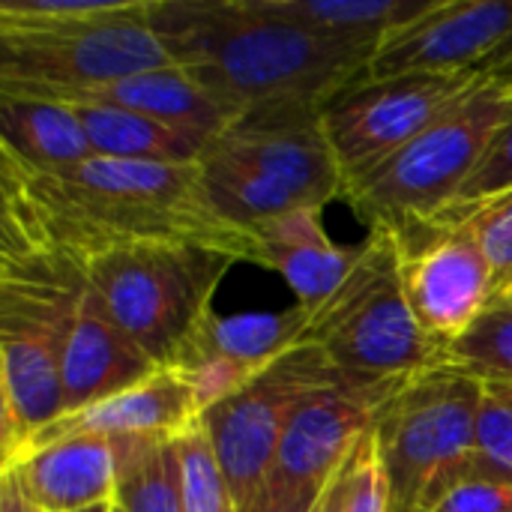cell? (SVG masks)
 Returning a JSON list of instances; mask_svg holds the SVG:
<instances>
[{"label":"cell","mask_w":512,"mask_h":512,"mask_svg":"<svg viewBox=\"0 0 512 512\" xmlns=\"http://www.w3.org/2000/svg\"><path fill=\"white\" fill-rule=\"evenodd\" d=\"M3 174V252H42L81 270L138 243H192L258 264L252 231L225 222L207 201L198 162H123L93 156L54 171Z\"/></svg>","instance_id":"6da1fadb"},{"label":"cell","mask_w":512,"mask_h":512,"mask_svg":"<svg viewBox=\"0 0 512 512\" xmlns=\"http://www.w3.org/2000/svg\"><path fill=\"white\" fill-rule=\"evenodd\" d=\"M171 63L237 114L324 108L366 78L378 39H333L267 18L249 0H150Z\"/></svg>","instance_id":"7a4b0ae2"},{"label":"cell","mask_w":512,"mask_h":512,"mask_svg":"<svg viewBox=\"0 0 512 512\" xmlns=\"http://www.w3.org/2000/svg\"><path fill=\"white\" fill-rule=\"evenodd\" d=\"M174 66L150 24V0H3L0 93L54 99Z\"/></svg>","instance_id":"3957f363"},{"label":"cell","mask_w":512,"mask_h":512,"mask_svg":"<svg viewBox=\"0 0 512 512\" xmlns=\"http://www.w3.org/2000/svg\"><path fill=\"white\" fill-rule=\"evenodd\" d=\"M87 276L42 252H0V456L3 471L63 417V354Z\"/></svg>","instance_id":"277c9868"},{"label":"cell","mask_w":512,"mask_h":512,"mask_svg":"<svg viewBox=\"0 0 512 512\" xmlns=\"http://www.w3.org/2000/svg\"><path fill=\"white\" fill-rule=\"evenodd\" d=\"M324 108H273L243 114L198 156L210 207L231 225H258L294 213L324 210L345 198V177L327 141Z\"/></svg>","instance_id":"5b68a950"},{"label":"cell","mask_w":512,"mask_h":512,"mask_svg":"<svg viewBox=\"0 0 512 512\" xmlns=\"http://www.w3.org/2000/svg\"><path fill=\"white\" fill-rule=\"evenodd\" d=\"M510 120L512 87L477 72V81L426 132L351 183L345 198L369 228H387L408 240L453 207L486 147Z\"/></svg>","instance_id":"8992f818"},{"label":"cell","mask_w":512,"mask_h":512,"mask_svg":"<svg viewBox=\"0 0 512 512\" xmlns=\"http://www.w3.org/2000/svg\"><path fill=\"white\" fill-rule=\"evenodd\" d=\"M306 339L351 378H417L450 363L408 306L402 243L387 228H369L354 270L312 315Z\"/></svg>","instance_id":"52a82bcc"},{"label":"cell","mask_w":512,"mask_h":512,"mask_svg":"<svg viewBox=\"0 0 512 512\" xmlns=\"http://www.w3.org/2000/svg\"><path fill=\"white\" fill-rule=\"evenodd\" d=\"M234 264L207 246L138 243L93 258L84 276L105 312L168 369L213 312L216 288Z\"/></svg>","instance_id":"ba28073f"},{"label":"cell","mask_w":512,"mask_h":512,"mask_svg":"<svg viewBox=\"0 0 512 512\" xmlns=\"http://www.w3.org/2000/svg\"><path fill=\"white\" fill-rule=\"evenodd\" d=\"M483 378L438 366L390 399L375 435L390 483V512H429L477 453Z\"/></svg>","instance_id":"9c48e42d"},{"label":"cell","mask_w":512,"mask_h":512,"mask_svg":"<svg viewBox=\"0 0 512 512\" xmlns=\"http://www.w3.org/2000/svg\"><path fill=\"white\" fill-rule=\"evenodd\" d=\"M345 378L315 342H300L243 393L201 417L240 512H261L282 435L306 396Z\"/></svg>","instance_id":"30bf717a"},{"label":"cell","mask_w":512,"mask_h":512,"mask_svg":"<svg viewBox=\"0 0 512 512\" xmlns=\"http://www.w3.org/2000/svg\"><path fill=\"white\" fill-rule=\"evenodd\" d=\"M477 72L360 78L339 90L321 111L345 189L426 132L471 84Z\"/></svg>","instance_id":"8fae6325"},{"label":"cell","mask_w":512,"mask_h":512,"mask_svg":"<svg viewBox=\"0 0 512 512\" xmlns=\"http://www.w3.org/2000/svg\"><path fill=\"white\" fill-rule=\"evenodd\" d=\"M405 381L411 378L369 381L345 375L336 384L306 396L282 435L261 512L291 498L324 495L336 471L345 465L360 438L378 426L384 408L405 387Z\"/></svg>","instance_id":"7c38bea8"},{"label":"cell","mask_w":512,"mask_h":512,"mask_svg":"<svg viewBox=\"0 0 512 512\" xmlns=\"http://www.w3.org/2000/svg\"><path fill=\"white\" fill-rule=\"evenodd\" d=\"M510 33L512 0H432L378 39L366 78L474 72Z\"/></svg>","instance_id":"4fadbf2b"},{"label":"cell","mask_w":512,"mask_h":512,"mask_svg":"<svg viewBox=\"0 0 512 512\" xmlns=\"http://www.w3.org/2000/svg\"><path fill=\"white\" fill-rule=\"evenodd\" d=\"M402 288L417 324L429 339L447 348V357L450 345L459 342L498 297L486 255L462 228L426 231L405 240Z\"/></svg>","instance_id":"5bb4252c"},{"label":"cell","mask_w":512,"mask_h":512,"mask_svg":"<svg viewBox=\"0 0 512 512\" xmlns=\"http://www.w3.org/2000/svg\"><path fill=\"white\" fill-rule=\"evenodd\" d=\"M201 423V411L195 405V396L180 372L159 369L153 378L141 381L138 387L117 393L99 405H90L84 411L66 414L45 426L21 456H27L36 447L96 435V438H162L177 441L189 435ZM18 456V459H21ZM12 468V465H9Z\"/></svg>","instance_id":"9a60e30c"},{"label":"cell","mask_w":512,"mask_h":512,"mask_svg":"<svg viewBox=\"0 0 512 512\" xmlns=\"http://www.w3.org/2000/svg\"><path fill=\"white\" fill-rule=\"evenodd\" d=\"M156 372L153 357L105 312L87 285L63 354V417L126 393Z\"/></svg>","instance_id":"2e32d148"},{"label":"cell","mask_w":512,"mask_h":512,"mask_svg":"<svg viewBox=\"0 0 512 512\" xmlns=\"http://www.w3.org/2000/svg\"><path fill=\"white\" fill-rule=\"evenodd\" d=\"M36 512H87L117 501V456L108 438L81 435L30 450L12 468Z\"/></svg>","instance_id":"e0dca14e"},{"label":"cell","mask_w":512,"mask_h":512,"mask_svg":"<svg viewBox=\"0 0 512 512\" xmlns=\"http://www.w3.org/2000/svg\"><path fill=\"white\" fill-rule=\"evenodd\" d=\"M258 267L279 273L297 303L312 315L339 291L354 270L363 243L336 246L321 222V210H294L276 216L255 231Z\"/></svg>","instance_id":"ac0fdd59"},{"label":"cell","mask_w":512,"mask_h":512,"mask_svg":"<svg viewBox=\"0 0 512 512\" xmlns=\"http://www.w3.org/2000/svg\"><path fill=\"white\" fill-rule=\"evenodd\" d=\"M48 102L60 105H111L123 111H135L144 117H153L165 126H174L180 132L198 135L204 141H213L228 126L237 123V114L219 105L207 90H201L183 69L162 66L150 72H138L120 81L84 87L75 93L54 96Z\"/></svg>","instance_id":"d6986e66"},{"label":"cell","mask_w":512,"mask_h":512,"mask_svg":"<svg viewBox=\"0 0 512 512\" xmlns=\"http://www.w3.org/2000/svg\"><path fill=\"white\" fill-rule=\"evenodd\" d=\"M309 324L312 312L300 303L282 312H246L231 318L210 312L168 369H183L198 360H231L252 372H267L288 351L306 342Z\"/></svg>","instance_id":"ffe728a7"},{"label":"cell","mask_w":512,"mask_h":512,"mask_svg":"<svg viewBox=\"0 0 512 512\" xmlns=\"http://www.w3.org/2000/svg\"><path fill=\"white\" fill-rule=\"evenodd\" d=\"M93 156L87 132L69 105L0 93V165L54 171Z\"/></svg>","instance_id":"44dd1931"},{"label":"cell","mask_w":512,"mask_h":512,"mask_svg":"<svg viewBox=\"0 0 512 512\" xmlns=\"http://www.w3.org/2000/svg\"><path fill=\"white\" fill-rule=\"evenodd\" d=\"M93 147L96 156L123 162H165L192 165L210 141L165 126L153 117L111 108V105H69Z\"/></svg>","instance_id":"7402d4cb"},{"label":"cell","mask_w":512,"mask_h":512,"mask_svg":"<svg viewBox=\"0 0 512 512\" xmlns=\"http://www.w3.org/2000/svg\"><path fill=\"white\" fill-rule=\"evenodd\" d=\"M255 12L333 39H381L432 0H249Z\"/></svg>","instance_id":"603a6c76"},{"label":"cell","mask_w":512,"mask_h":512,"mask_svg":"<svg viewBox=\"0 0 512 512\" xmlns=\"http://www.w3.org/2000/svg\"><path fill=\"white\" fill-rule=\"evenodd\" d=\"M120 512H183V468L177 441L114 438Z\"/></svg>","instance_id":"cb8c5ba5"},{"label":"cell","mask_w":512,"mask_h":512,"mask_svg":"<svg viewBox=\"0 0 512 512\" xmlns=\"http://www.w3.org/2000/svg\"><path fill=\"white\" fill-rule=\"evenodd\" d=\"M450 366L483 381L512 384V303L495 297L474 327L450 345Z\"/></svg>","instance_id":"d4e9b609"},{"label":"cell","mask_w":512,"mask_h":512,"mask_svg":"<svg viewBox=\"0 0 512 512\" xmlns=\"http://www.w3.org/2000/svg\"><path fill=\"white\" fill-rule=\"evenodd\" d=\"M441 228H462L474 237L480 252L486 255L495 279V294H510L512 291V192H504L462 216H453L447 222H438L426 231H441ZM420 231V234H426ZM417 237V234H414ZM411 240V237H408ZM405 243V240H402Z\"/></svg>","instance_id":"484cf974"},{"label":"cell","mask_w":512,"mask_h":512,"mask_svg":"<svg viewBox=\"0 0 512 512\" xmlns=\"http://www.w3.org/2000/svg\"><path fill=\"white\" fill-rule=\"evenodd\" d=\"M177 453L183 468V512H240L201 423L177 438Z\"/></svg>","instance_id":"4316f807"},{"label":"cell","mask_w":512,"mask_h":512,"mask_svg":"<svg viewBox=\"0 0 512 512\" xmlns=\"http://www.w3.org/2000/svg\"><path fill=\"white\" fill-rule=\"evenodd\" d=\"M342 480V510L339 512H390V483L381 462V447L375 429L360 438L345 465Z\"/></svg>","instance_id":"83f0119b"},{"label":"cell","mask_w":512,"mask_h":512,"mask_svg":"<svg viewBox=\"0 0 512 512\" xmlns=\"http://www.w3.org/2000/svg\"><path fill=\"white\" fill-rule=\"evenodd\" d=\"M504 192H512V120L498 129V135L486 147L480 165L474 168V174L468 177V183L456 195L453 207L444 216H438L432 225L447 222L453 216H462V213H468V210H474V207H480V204H486Z\"/></svg>","instance_id":"f1b7e54d"},{"label":"cell","mask_w":512,"mask_h":512,"mask_svg":"<svg viewBox=\"0 0 512 512\" xmlns=\"http://www.w3.org/2000/svg\"><path fill=\"white\" fill-rule=\"evenodd\" d=\"M477 453L498 474L512 480V384L483 381L477 411Z\"/></svg>","instance_id":"f546056e"},{"label":"cell","mask_w":512,"mask_h":512,"mask_svg":"<svg viewBox=\"0 0 512 512\" xmlns=\"http://www.w3.org/2000/svg\"><path fill=\"white\" fill-rule=\"evenodd\" d=\"M429 512H512L510 480H462Z\"/></svg>","instance_id":"4dcf8cb0"},{"label":"cell","mask_w":512,"mask_h":512,"mask_svg":"<svg viewBox=\"0 0 512 512\" xmlns=\"http://www.w3.org/2000/svg\"><path fill=\"white\" fill-rule=\"evenodd\" d=\"M474 72H480L483 78H492V81H501V84L512 87V33Z\"/></svg>","instance_id":"1f68e13d"},{"label":"cell","mask_w":512,"mask_h":512,"mask_svg":"<svg viewBox=\"0 0 512 512\" xmlns=\"http://www.w3.org/2000/svg\"><path fill=\"white\" fill-rule=\"evenodd\" d=\"M0 512H36L21 495L12 474H0Z\"/></svg>","instance_id":"d6a6232c"},{"label":"cell","mask_w":512,"mask_h":512,"mask_svg":"<svg viewBox=\"0 0 512 512\" xmlns=\"http://www.w3.org/2000/svg\"><path fill=\"white\" fill-rule=\"evenodd\" d=\"M342 510V480H339V471L336 477L330 480V486L324 489L321 501H318V510L315 512H339Z\"/></svg>","instance_id":"836d02e7"},{"label":"cell","mask_w":512,"mask_h":512,"mask_svg":"<svg viewBox=\"0 0 512 512\" xmlns=\"http://www.w3.org/2000/svg\"><path fill=\"white\" fill-rule=\"evenodd\" d=\"M318 501H321V495L291 498V501H285V504H279V507H273V510L267 512H315L318 510Z\"/></svg>","instance_id":"e575fe53"},{"label":"cell","mask_w":512,"mask_h":512,"mask_svg":"<svg viewBox=\"0 0 512 512\" xmlns=\"http://www.w3.org/2000/svg\"><path fill=\"white\" fill-rule=\"evenodd\" d=\"M87 512H114V504H102V507H93V510Z\"/></svg>","instance_id":"d590c367"},{"label":"cell","mask_w":512,"mask_h":512,"mask_svg":"<svg viewBox=\"0 0 512 512\" xmlns=\"http://www.w3.org/2000/svg\"><path fill=\"white\" fill-rule=\"evenodd\" d=\"M501 297H507V300H510V303H512V291H510V294H501Z\"/></svg>","instance_id":"8d00e7d4"},{"label":"cell","mask_w":512,"mask_h":512,"mask_svg":"<svg viewBox=\"0 0 512 512\" xmlns=\"http://www.w3.org/2000/svg\"><path fill=\"white\" fill-rule=\"evenodd\" d=\"M114 512H120V510H117V507H114Z\"/></svg>","instance_id":"74e56055"}]
</instances>
